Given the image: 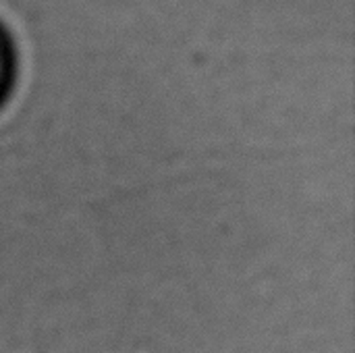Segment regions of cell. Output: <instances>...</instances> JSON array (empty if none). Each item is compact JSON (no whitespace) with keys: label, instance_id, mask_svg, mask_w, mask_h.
Instances as JSON below:
<instances>
[{"label":"cell","instance_id":"obj_1","mask_svg":"<svg viewBox=\"0 0 355 353\" xmlns=\"http://www.w3.org/2000/svg\"><path fill=\"white\" fill-rule=\"evenodd\" d=\"M0 77H2V54H0Z\"/></svg>","mask_w":355,"mask_h":353}]
</instances>
